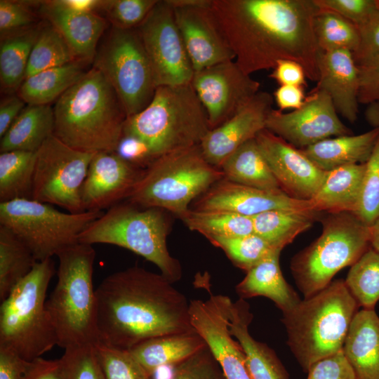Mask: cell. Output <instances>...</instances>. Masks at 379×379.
<instances>
[{"mask_svg": "<svg viewBox=\"0 0 379 379\" xmlns=\"http://www.w3.org/2000/svg\"><path fill=\"white\" fill-rule=\"evenodd\" d=\"M194 72L234 60L212 9V0H169Z\"/></svg>", "mask_w": 379, "mask_h": 379, "instance_id": "cell-17", "label": "cell"}, {"mask_svg": "<svg viewBox=\"0 0 379 379\" xmlns=\"http://www.w3.org/2000/svg\"><path fill=\"white\" fill-rule=\"evenodd\" d=\"M60 360L65 379H105L93 345L66 349Z\"/></svg>", "mask_w": 379, "mask_h": 379, "instance_id": "cell-46", "label": "cell"}, {"mask_svg": "<svg viewBox=\"0 0 379 379\" xmlns=\"http://www.w3.org/2000/svg\"><path fill=\"white\" fill-rule=\"evenodd\" d=\"M157 0L102 1L100 10L105 13L112 27L137 29L156 5Z\"/></svg>", "mask_w": 379, "mask_h": 379, "instance_id": "cell-45", "label": "cell"}, {"mask_svg": "<svg viewBox=\"0 0 379 379\" xmlns=\"http://www.w3.org/2000/svg\"><path fill=\"white\" fill-rule=\"evenodd\" d=\"M53 132L54 112L51 105H27L1 138L0 151L37 152Z\"/></svg>", "mask_w": 379, "mask_h": 379, "instance_id": "cell-30", "label": "cell"}, {"mask_svg": "<svg viewBox=\"0 0 379 379\" xmlns=\"http://www.w3.org/2000/svg\"><path fill=\"white\" fill-rule=\"evenodd\" d=\"M37 260L27 246L11 230L0 225V300L33 269Z\"/></svg>", "mask_w": 379, "mask_h": 379, "instance_id": "cell-35", "label": "cell"}, {"mask_svg": "<svg viewBox=\"0 0 379 379\" xmlns=\"http://www.w3.org/2000/svg\"><path fill=\"white\" fill-rule=\"evenodd\" d=\"M304 87L299 86H279L274 92L273 98L278 109L293 110L300 108L305 100Z\"/></svg>", "mask_w": 379, "mask_h": 379, "instance_id": "cell-55", "label": "cell"}, {"mask_svg": "<svg viewBox=\"0 0 379 379\" xmlns=\"http://www.w3.org/2000/svg\"><path fill=\"white\" fill-rule=\"evenodd\" d=\"M95 153L74 149L54 135L36 152L32 199L69 213L84 212L81 190Z\"/></svg>", "mask_w": 379, "mask_h": 379, "instance_id": "cell-13", "label": "cell"}, {"mask_svg": "<svg viewBox=\"0 0 379 379\" xmlns=\"http://www.w3.org/2000/svg\"><path fill=\"white\" fill-rule=\"evenodd\" d=\"M315 89L331 98L338 114L350 123L359 113V72L352 53L347 50L320 52Z\"/></svg>", "mask_w": 379, "mask_h": 379, "instance_id": "cell-23", "label": "cell"}, {"mask_svg": "<svg viewBox=\"0 0 379 379\" xmlns=\"http://www.w3.org/2000/svg\"><path fill=\"white\" fill-rule=\"evenodd\" d=\"M191 84L205 109L211 129L233 117L260 91V83L234 60L194 72Z\"/></svg>", "mask_w": 379, "mask_h": 379, "instance_id": "cell-15", "label": "cell"}, {"mask_svg": "<svg viewBox=\"0 0 379 379\" xmlns=\"http://www.w3.org/2000/svg\"><path fill=\"white\" fill-rule=\"evenodd\" d=\"M364 117L373 128H379V102L367 105Z\"/></svg>", "mask_w": 379, "mask_h": 379, "instance_id": "cell-57", "label": "cell"}, {"mask_svg": "<svg viewBox=\"0 0 379 379\" xmlns=\"http://www.w3.org/2000/svg\"><path fill=\"white\" fill-rule=\"evenodd\" d=\"M213 245L222 249L237 267L248 272L277 251L266 240L253 233L248 235L207 239Z\"/></svg>", "mask_w": 379, "mask_h": 379, "instance_id": "cell-41", "label": "cell"}, {"mask_svg": "<svg viewBox=\"0 0 379 379\" xmlns=\"http://www.w3.org/2000/svg\"><path fill=\"white\" fill-rule=\"evenodd\" d=\"M180 219L190 230L201 233L206 239L253 233L252 217L230 211L190 209Z\"/></svg>", "mask_w": 379, "mask_h": 379, "instance_id": "cell-37", "label": "cell"}, {"mask_svg": "<svg viewBox=\"0 0 379 379\" xmlns=\"http://www.w3.org/2000/svg\"><path fill=\"white\" fill-rule=\"evenodd\" d=\"M223 178L222 171L210 164L196 145L152 161L126 201L161 208L181 218L194 199Z\"/></svg>", "mask_w": 379, "mask_h": 379, "instance_id": "cell-7", "label": "cell"}, {"mask_svg": "<svg viewBox=\"0 0 379 379\" xmlns=\"http://www.w3.org/2000/svg\"><path fill=\"white\" fill-rule=\"evenodd\" d=\"M321 223V235L291 260L292 275L304 298L326 288L371 247L369 227L352 213H327Z\"/></svg>", "mask_w": 379, "mask_h": 379, "instance_id": "cell-10", "label": "cell"}, {"mask_svg": "<svg viewBox=\"0 0 379 379\" xmlns=\"http://www.w3.org/2000/svg\"><path fill=\"white\" fill-rule=\"evenodd\" d=\"M320 213L271 210L252 217L253 233L282 250L310 229Z\"/></svg>", "mask_w": 379, "mask_h": 379, "instance_id": "cell-34", "label": "cell"}, {"mask_svg": "<svg viewBox=\"0 0 379 379\" xmlns=\"http://www.w3.org/2000/svg\"><path fill=\"white\" fill-rule=\"evenodd\" d=\"M359 307L345 280L337 279L283 314L287 345L303 372L342 350Z\"/></svg>", "mask_w": 379, "mask_h": 379, "instance_id": "cell-5", "label": "cell"}, {"mask_svg": "<svg viewBox=\"0 0 379 379\" xmlns=\"http://www.w3.org/2000/svg\"><path fill=\"white\" fill-rule=\"evenodd\" d=\"M321 9L331 11L354 23L364 22L378 8L375 0H314Z\"/></svg>", "mask_w": 379, "mask_h": 379, "instance_id": "cell-49", "label": "cell"}, {"mask_svg": "<svg viewBox=\"0 0 379 379\" xmlns=\"http://www.w3.org/2000/svg\"><path fill=\"white\" fill-rule=\"evenodd\" d=\"M307 379H357L343 350L314 363Z\"/></svg>", "mask_w": 379, "mask_h": 379, "instance_id": "cell-50", "label": "cell"}, {"mask_svg": "<svg viewBox=\"0 0 379 379\" xmlns=\"http://www.w3.org/2000/svg\"><path fill=\"white\" fill-rule=\"evenodd\" d=\"M359 72V104L379 102V61L358 66Z\"/></svg>", "mask_w": 379, "mask_h": 379, "instance_id": "cell-51", "label": "cell"}, {"mask_svg": "<svg viewBox=\"0 0 379 379\" xmlns=\"http://www.w3.org/2000/svg\"><path fill=\"white\" fill-rule=\"evenodd\" d=\"M136 29L149 58L157 88L191 82L194 70L169 0L158 1Z\"/></svg>", "mask_w": 379, "mask_h": 379, "instance_id": "cell-14", "label": "cell"}, {"mask_svg": "<svg viewBox=\"0 0 379 379\" xmlns=\"http://www.w3.org/2000/svg\"><path fill=\"white\" fill-rule=\"evenodd\" d=\"M265 128L298 149L331 137L352 135L339 118L330 96L315 88L297 109L284 113L273 109Z\"/></svg>", "mask_w": 379, "mask_h": 379, "instance_id": "cell-16", "label": "cell"}, {"mask_svg": "<svg viewBox=\"0 0 379 379\" xmlns=\"http://www.w3.org/2000/svg\"><path fill=\"white\" fill-rule=\"evenodd\" d=\"M345 282L359 307L375 310L379 301V253L371 246L351 266Z\"/></svg>", "mask_w": 379, "mask_h": 379, "instance_id": "cell-38", "label": "cell"}, {"mask_svg": "<svg viewBox=\"0 0 379 379\" xmlns=\"http://www.w3.org/2000/svg\"><path fill=\"white\" fill-rule=\"evenodd\" d=\"M273 96L259 91L241 109L217 128L211 129L199 145L206 160L220 168L225 160L266 128L273 109Z\"/></svg>", "mask_w": 379, "mask_h": 379, "instance_id": "cell-21", "label": "cell"}, {"mask_svg": "<svg viewBox=\"0 0 379 379\" xmlns=\"http://www.w3.org/2000/svg\"><path fill=\"white\" fill-rule=\"evenodd\" d=\"M342 350L357 379H379V317L375 310L356 313Z\"/></svg>", "mask_w": 379, "mask_h": 379, "instance_id": "cell-25", "label": "cell"}, {"mask_svg": "<svg viewBox=\"0 0 379 379\" xmlns=\"http://www.w3.org/2000/svg\"><path fill=\"white\" fill-rule=\"evenodd\" d=\"M86 65L74 60L35 73L25 79L18 95L29 105H50L84 75Z\"/></svg>", "mask_w": 379, "mask_h": 379, "instance_id": "cell-31", "label": "cell"}, {"mask_svg": "<svg viewBox=\"0 0 379 379\" xmlns=\"http://www.w3.org/2000/svg\"><path fill=\"white\" fill-rule=\"evenodd\" d=\"M370 228L371 246L379 253V219H378Z\"/></svg>", "mask_w": 379, "mask_h": 379, "instance_id": "cell-58", "label": "cell"}, {"mask_svg": "<svg viewBox=\"0 0 379 379\" xmlns=\"http://www.w3.org/2000/svg\"><path fill=\"white\" fill-rule=\"evenodd\" d=\"M41 25L30 27L1 37L0 82L5 92L18 91L24 81L31 51Z\"/></svg>", "mask_w": 379, "mask_h": 379, "instance_id": "cell-33", "label": "cell"}, {"mask_svg": "<svg viewBox=\"0 0 379 379\" xmlns=\"http://www.w3.org/2000/svg\"><path fill=\"white\" fill-rule=\"evenodd\" d=\"M281 252H274L246 272L237 285L236 291L243 299L258 296L269 298L284 314L292 310L301 299L283 276L279 264Z\"/></svg>", "mask_w": 379, "mask_h": 379, "instance_id": "cell-26", "label": "cell"}, {"mask_svg": "<svg viewBox=\"0 0 379 379\" xmlns=\"http://www.w3.org/2000/svg\"><path fill=\"white\" fill-rule=\"evenodd\" d=\"M55 272L52 258L37 261L1 301L0 347L11 350L30 361L58 345L46 306L47 289Z\"/></svg>", "mask_w": 379, "mask_h": 379, "instance_id": "cell-8", "label": "cell"}, {"mask_svg": "<svg viewBox=\"0 0 379 379\" xmlns=\"http://www.w3.org/2000/svg\"><path fill=\"white\" fill-rule=\"evenodd\" d=\"M378 136L379 128H373L359 135L331 137L300 149L319 168L327 172L366 163Z\"/></svg>", "mask_w": 379, "mask_h": 379, "instance_id": "cell-27", "label": "cell"}, {"mask_svg": "<svg viewBox=\"0 0 379 379\" xmlns=\"http://www.w3.org/2000/svg\"><path fill=\"white\" fill-rule=\"evenodd\" d=\"M143 171L116 152L95 153L81 190L84 210L102 211L126 200Z\"/></svg>", "mask_w": 379, "mask_h": 379, "instance_id": "cell-19", "label": "cell"}, {"mask_svg": "<svg viewBox=\"0 0 379 379\" xmlns=\"http://www.w3.org/2000/svg\"><path fill=\"white\" fill-rule=\"evenodd\" d=\"M210 130L205 109L190 82L158 86L150 102L126 118L123 137L142 144L152 161L199 145Z\"/></svg>", "mask_w": 379, "mask_h": 379, "instance_id": "cell-4", "label": "cell"}, {"mask_svg": "<svg viewBox=\"0 0 379 379\" xmlns=\"http://www.w3.org/2000/svg\"><path fill=\"white\" fill-rule=\"evenodd\" d=\"M93 67L112 86L127 117L142 110L152 100L157 86L136 29L112 27L98 46Z\"/></svg>", "mask_w": 379, "mask_h": 379, "instance_id": "cell-12", "label": "cell"}, {"mask_svg": "<svg viewBox=\"0 0 379 379\" xmlns=\"http://www.w3.org/2000/svg\"><path fill=\"white\" fill-rule=\"evenodd\" d=\"M206 346L203 338L193 331L150 338L129 351L152 375L157 368L175 365Z\"/></svg>", "mask_w": 379, "mask_h": 379, "instance_id": "cell-29", "label": "cell"}, {"mask_svg": "<svg viewBox=\"0 0 379 379\" xmlns=\"http://www.w3.org/2000/svg\"><path fill=\"white\" fill-rule=\"evenodd\" d=\"M75 60L60 33L49 23L41 26L29 59L25 78Z\"/></svg>", "mask_w": 379, "mask_h": 379, "instance_id": "cell-40", "label": "cell"}, {"mask_svg": "<svg viewBox=\"0 0 379 379\" xmlns=\"http://www.w3.org/2000/svg\"><path fill=\"white\" fill-rule=\"evenodd\" d=\"M27 106L18 95H11L2 99L0 104V137L11 126L20 112Z\"/></svg>", "mask_w": 379, "mask_h": 379, "instance_id": "cell-56", "label": "cell"}, {"mask_svg": "<svg viewBox=\"0 0 379 379\" xmlns=\"http://www.w3.org/2000/svg\"><path fill=\"white\" fill-rule=\"evenodd\" d=\"M194 209L225 211L250 217L271 210L316 212L310 200L293 199L281 190L258 189L224 178L199 197Z\"/></svg>", "mask_w": 379, "mask_h": 379, "instance_id": "cell-20", "label": "cell"}, {"mask_svg": "<svg viewBox=\"0 0 379 379\" xmlns=\"http://www.w3.org/2000/svg\"><path fill=\"white\" fill-rule=\"evenodd\" d=\"M314 32L321 51L347 50L353 53L359 45L357 27L331 11L319 9L314 19Z\"/></svg>", "mask_w": 379, "mask_h": 379, "instance_id": "cell-39", "label": "cell"}, {"mask_svg": "<svg viewBox=\"0 0 379 379\" xmlns=\"http://www.w3.org/2000/svg\"><path fill=\"white\" fill-rule=\"evenodd\" d=\"M32 1H0L1 37L34 26L36 16L32 10Z\"/></svg>", "mask_w": 379, "mask_h": 379, "instance_id": "cell-48", "label": "cell"}, {"mask_svg": "<svg viewBox=\"0 0 379 379\" xmlns=\"http://www.w3.org/2000/svg\"><path fill=\"white\" fill-rule=\"evenodd\" d=\"M151 379H226L223 371L207 346L186 359L169 366L164 375L156 370Z\"/></svg>", "mask_w": 379, "mask_h": 379, "instance_id": "cell-43", "label": "cell"}, {"mask_svg": "<svg viewBox=\"0 0 379 379\" xmlns=\"http://www.w3.org/2000/svg\"><path fill=\"white\" fill-rule=\"evenodd\" d=\"M53 135L86 152H116L127 118L102 74L92 67L56 101Z\"/></svg>", "mask_w": 379, "mask_h": 379, "instance_id": "cell-3", "label": "cell"}, {"mask_svg": "<svg viewBox=\"0 0 379 379\" xmlns=\"http://www.w3.org/2000/svg\"><path fill=\"white\" fill-rule=\"evenodd\" d=\"M94 347L105 379H151V375L129 350L117 348L100 342Z\"/></svg>", "mask_w": 379, "mask_h": 379, "instance_id": "cell-42", "label": "cell"}, {"mask_svg": "<svg viewBox=\"0 0 379 379\" xmlns=\"http://www.w3.org/2000/svg\"><path fill=\"white\" fill-rule=\"evenodd\" d=\"M211 6L234 60L246 74L288 60L318 81L321 50L314 19L320 8L314 0H212Z\"/></svg>", "mask_w": 379, "mask_h": 379, "instance_id": "cell-1", "label": "cell"}, {"mask_svg": "<svg viewBox=\"0 0 379 379\" xmlns=\"http://www.w3.org/2000/svg\"><path fill=\"white\" fill-rule=\"evenodd\" d=\"M40 13L62 36L75 60L93 63L107 21L98 13L74 9L62 1H41Z\"/></svg>", "mask_w": 379, "mask_h": 379, "instance_id": "cell-22", "label": "cell"}, {"mask_svg": "<svg viewBox=\"0 0 379 379\" xmlns=\"http://www.w3.org/2000/svg\"><path fill=\"white\" fill-rule=\"evenodd\" d=\"M170 223L165 211L145 208L127 201L102 213L79 237V242L105 244L126 248L154 264L174 283L182 276L179 261L169 253Z\"/></svg>", "mask_w": 379, "mask_h": 379, "instance_id": "cell-9", "label": "cell"}, {"mask_svg": "<svg viewBox=\"0 0 379 379\" xmlns=\"http://www.w3.org/2000/svg\"><path fill=\"white\" fill-rule=\"evenodd\" d=\"M100 342L130 350L155 337L195 331L190 302L173 282L137 265L106 277L95 289Z\"/></svg>", "mask_w": 379, "mask_h": 379, "instance_id": "cell-2", "label": "cell"}, {"mask_svg": "<svg viewBox=\"0 0 379 379\" xmlns=\"http://www.w3.org/2000/svg\"><path fill=\"white\" fill-rule=\"evenodd\" d=\"M29 363L14 351L0 347V379H22Z\"/></svg>", "mask_w": 379, "mask_h": 379, "instance_id": "cell-54", "label": "cell"}, {"mask_svg": "<svg viewBox=\"0 0 379 379\" xmlns=\"http://www.w3.org/2000/svg\"><path fill=\"white\" fill-rule=\"evenodd\" d=\"M22 379H65L60 358L30 361Z\"/></svg>", "mask_w": 379, "mask_h": 379, "instance_id": "cell-53", "label": "cell"}, {"mask_svg": "<svg viewBox=\"0 0 379 379\" xmlns=\"http://www.w3.org/2000/svg\"><path fill=\"white\" fill-rule=\"evenodd\" d=\"M36 152L8 151L0 154V202L32 199Z\"/></svg>", "mask_w": 379, "mask_h": 379, "instance_id": "cell-36", "label": "cell"}, {"mask_svg": "<svg viewBox=\"0 0 379 379\" xmlns=\"http://www.w3.org/2000/svg\"><path fill=\"white\" fill-rule=\"evenodd\" d=\"M353 214L368 227L379 219V136L365 164L360 197Z\"/></svg>", "mask_w": 379, "mask_h": 379, "instance_id": "cell-44", "label": "cell"}, {"mask_svg": "<svg viewBox=\"0 0 379 379\" xmlns=\"http://www.w3.org/2000/svg\"><path fill=\"white\" fill-rule=\"evenodd\" d=\"M269 77L279 86H307L306 74L303 67L298 62L283 60L277 62Z\"/></svg>", "mask_w": 379, "mask_h": 379, "instance_id": "cell-52", "label": "cell"}, {"mask_svg": "<svg viewBox=\"0 0 379 379\" xmlns=\"http://www.w3.org/2000/svg\"><path fill=\"white\" fill-rule=\"evenodd\" d=\"M359 42L352 53L357 66L379 61V9L376 8L361 24L357 26Z\"/></svg>", "mask_w": 379, "mask_h": 379, "instance_id": "cell-47", "label": "cell"}, {"mask_svg": "<svg viewBox=\"0 0 379 379\" xmlns=\"http://www.w3.org/2000/svg\"><path fill=\"white\" fill-rule=\"evenodd\" d=\"M375 1H376L377 7L379 9V0H375Z\"/></svg>", "mask_w": 379, "mask_h": 379, "instance_id": "cell-59", "label": "cell"}, {"mask_svg": "<svg viewBox=\"0 0 379 379\" xmlns=\"http://www.w3.org/2000/svg\"><path fill=\"white\" fill-rule=\"evenodd\" d=\"M253 314L245 299L232 302L229 318L232 335L241 345L251 379H289L286 368L275 352L265 343L255 340L248 331Z\"/></svg>", "mask_w": 379, "mask_h": 379, "instance_id": "cell-24", "label": "cell"}, {"mask_svg": "<svg viewBox=\"0 0 379 379\" xmlns=\"http://www.w3.org/2000/svg\"><path fill=\"white\" fill-rule=\"evenodd\" d=\"M365 164L327 171L321 187L310 200L313 209L318 213H354L360 197Z\"/></svg>", "mask_w": 379, "mask_h": 379, "instance_id": "cell-28", "label": "cell"}, {"mask_svg": "<svg viewBox=\"0 0 379 379\" xmlns=\"http://www.w3.org/2000/svg\"><path fill=\"white\" fill-rule=\"evenodd\" d=\"M255 139L281 190L293 199L310 200L326 171L319 168L301 149L266 128Z\"/></svg>", "mask_w": 379, "mask_h": 379, "instance_id": "cell-18", "label": "cell"}, {"mask_svg": "<svg viewBox=\"0 0 379 379\" xmlns=\"http://www.w3.org/2000/svg\"><path fill=\"white\" fill-rule=\"evenodd\" d=\"M56 256L57 283L46 306L58 346L64 350L95 346L100 343L93 281L95 251L92 245L78 242Z\"/></svg>", "mask_w": 379, "mask_h": 379, "instance_id": "cell-6", "label": "cell"}, {"mask_svg": "<svg viewBox=\"0 0 379 379\" xmlns=\"http://www.w3.org/2000/svg\"><path fill=\"white\" fill-rule=\"evenodd\" d=\"M220 169L230 181L265 190H281L255 138L235 150Z\"/></svg>", "mask_w": 379, "mask_h": 379, "instance_id": "cell-32", "label": "cell"}, {"mask_svg": "<svg viewBox=\"0 0 379 379\" xmlns=\"http://www.w3.org/2000/svg\"><path fill=\"white\" fill-rule=\"evenodd\" d=\"M102 213H65L32 199H16L0 202V225L11 230L41 261L78 243L80 234Z\"/></svg>", "mask_w": 379, "mask_h": 379, "instance_id": "cell-11", "label": "cell"}]
</instances>
